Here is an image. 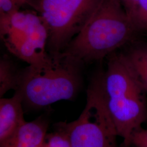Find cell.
I'll use <instances>...</instances> for the list:
<instances>
[{
    "mask_svg": "<svg viewBox=\"0 0 147 147\" xmlns=\"http://www.w3.org/2000/svg\"><path fill=\"white\" fill-rule=\"evenodd\" d=\"M106 68H100L90 84L102 101L121 147H131V138L147 120L146 91L124 53L115 51L107 57Z\"/></svg>",
    "mask_w": 147,
    "mask_h": 147,
    "instance_id": "obj_1",
    "label": "cell"
},
{
    "mask_svg": "<svg viewBox=\"0 0 147 147\" xmlns=\"http://www.w3.org/2000/svg\"><path fill=\"white\" fill-rule=\"evenodd\" d=\"M138 32L121 0H101L86 25L60 55L84 65L101 61L133 42Z\"/></svg>",
    "mask_w": 147,
    "mask_h": 147,
    "instance_id": "obj_2",
    "label": "cell"
},
{
    "mask_svg": "<svg viewBox=\"0 0 147 147\" xmlns=\"http://www.w3.org/2000/svg\"><path fill=\"white\" fill-rule=\"evenodd\" d=\"M84 64L68 56L59 55L45 67L30 65L21 69L17 92L24 107L40 110L61 100H73L82 85Z\"/></svg>",
    "mask_w": 147,
    "mask_h": 147,
    "instance_id": "obj_3",
    "label": "cell"
},
{
    "mask_svg": "<svg viewBox=\"0 0 147 147\" xmlns=\"http://www.w3.org/2000/svg\"><path fill=\"white\" fill-rule=\"evenodd\" d=\"M0 37L11 54L30 65L45 67L54 62L47 51V25L33 9L0 16Z\"/></svg>",
    "mask_w": 147,
    "mask_h": 147,
    "instance_id": "obj_4",
    "label": "cell"
},
{
    "mask_svg": "<svg viewBox=\"0 0 147 147\" xmlns=\"http://www.w3.org/2000/svg\"><path fill=\"white\" fill-rule=\"evenodd\" d=\"M101 0H26L47 25V51L58 58L86 25Z\"/></svg>",
    "mask_w": 147,
    "mask_h": 147,
    "instance_id": "obj_5",
    "label": "cell"
},
{
    "mask_svg": "<svg viewBox=\"0 0 147 147\" xmlns=\"http://www.w3.org/2000/svg\"><path fill=\"white\" fill-rule=\"evenodd\" d=\"M71 147H119L115 125L102 101L89 84L84 109L75 121L62 122Z\"/></svg>",
    "mask_w": 147,
    "mask_h": 147,
    "instance_id": "obj_6",
    "label": "cell"
},
{
    "mask_svg": "<svg viewBox=\"0 0 147 147\" xmlns=\"http://www.w3.org/2000/svg\"><path fill=\"white\" fill-rule=\"evenodd\" d=\"M21 96L0 99V144L13 136L26 122Z\"/></svg>",
    "mask_w": 147,
    "mask_h": 147,
    "instance_id": "obj_7",
    "label": "cell"
},
{
    "mask_svg": "<svg viewBox=\"0 0 147 147\" xmlns=\"http://www.w3.org/2000/svg\"><path fill=\"white\" fill-rule=\"evenodd\" d=\"M48 126V121L42 117L26 121L13 136L0 144V147H41Z\"/></svg>",
    "mask_w": 147,
    "mask_h": 147,
    "instance_id": "obj_8",
    "label": "cell"
},
{
    "mask_svg": "<svg viewBox=\"0 0 147 147\" xmlns=\"http://www.w3.org/2000/svg\"><path fill=\"white\" fill-rule=\"evenodd\" d=\"M21 69H19L13 60L7 55L0 59V98L10 90L16 91L19 83Z\"/></svg>",
    "mask_w": 147,
    "mask_h": 147,
    "instance_id": "obj_9",
    "label": "cell"
},
{
    "mask_svg": "<svg viewBox=\"0 0 147 147\" xmlns=\"http://www.w3.org/2000/svg\"><path fill=\"white\" fill-rule=\"evenodd\" d=\"M123 53L147 93V42L136 44Z\"/></svg>",
    "mask_w": 147,
    "mask_h": 147,
    "instance_id": "obj_10",
    "label": "cell"
},
{
    "mask_svg": "<svg viewBox=\"0 0 147 147\" xmlns=\"http://www.w3.org/2000/svg\"><path fill=\"white\" fill-rule=\"evenodd\" d=\"M53 131L47 133L41 147H71L68 135L62 122L57 123Z\"/></svg>",
    "mask_w": 147,
    "mask_h": 147,
    "instance_id": "obj_11",
    "label": "cell"
},
{
    "mask_svg": "<svg viewBox=\"0 0 147 147\" xmlns=\"http://www.w3.org/2000/svg\"><path fill=\"white\" fill-rule=\"evenodd\" d=\"M130 18L138 31L147 32V0L140 1Z\"/></svg>",
    "mask_w": 147,
    "mask_h": 147,
    "instance_id": "obj_12",
    "label": "cell"
},
{
    "mask_svg": "<svg viewBox=\"0 0 147 147\" xmlns=\"http://www.w3.org/2000/svg\"><path fill=\"white\" fill-rule=\"evenodd\" d=\"M131 146L147 147V128L140 129L134 132L131 138Z\"/></svg>",
    "mask_w": 147,
    "mask_h": 147,
    "instance_id": "obj_13",
    "label": "cell"
},
{
    "mask_svg": "<svg viewBox=\"0 0 147 147\" xmlns=\"http://www.w3.org/2000/svg\"><path fill=\"white\" fill-rule=\"evenodd\" d=\"M140 0H121L122 5L129 18L136 8Z\"/></svg>",
    "mask_w": 147,
    "mask_h": 147,
    "instance_id": "obj_14",
    "label": "cell"
}]
</instances>
